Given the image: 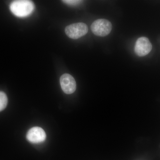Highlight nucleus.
<instances>
[{
  "mask_svg": "<svg viewBox=\"0 0 160 160\" xmlns=\"http://www.w3.org/2000/svg\"><path fill=\"white\" fill-rule=\"evenodd\" d=\"M32 2L28 0H18L10 4V9L12 13L18 17L24 18L29 15L34 9Z\"/></svg>",
  "mask_w": 160,
  "mask_h": 160,
  "instance_id": "f257e3e1",
  "label": "nucleus"
},
{
  "mask_svg": "<svg viewBox=\"0 0 160 160\" xmlns=\"http://www.w3.org/2000/svg\"><path fill=\"white\" fill-rule=\"evenodd\" d=\"M112 29L111 23L105 19H100L95 21L91 26L92 31L97 36H106L111 32Z\"/></svg>",
  "mask_w": 160,
  "mask_h": 160,
  "instance_id": "f03ea898",
  "label": "nucleus"
},
{
  "mask_svg": "<svg viewBox=\"0 0 160 160\" xmlns=\"http://www.w3.org/2000/svg\"><path fill=\"white\" fill-rule=\"evenodd\" d=\"M88 27L84 23H76L67 26L65 32L67 36L73 39H77L87 34Z\"/></svg>",
  "mask_w": 160,
  "mask_h": 160,
  "instance_id": "7ed1b4c3",
  "label": "nucleus"
},
{
  "mask_svg": "<svg viewBox=\"0 0 160 160\" xmlns=\"http://www.w3.org/2000/svg\"><path fill=\"white\" fill-rule=\"evenodd\" d=\"M60 84L63 92L67 94L73 93L76 89V83L71 75L65 73L61 77Z\"/></svg>",
  "mask_w": 160,
  "mask_h": 160,
  "instance_id": "20e7f679",
  "label": "nucleus"
},
{
  "mask_svg": "<svg viewBox=\"0 0 160 160\" xmlns=\"http://www.w3.org/2000/svg\"><path fill=\"white\" fill-rule=\"evenodd\" d=\"M152 49V45L148 38L141 37L138 39L135 46V52L137 55L143 57L149 54Z\"/></svg>",
  "mask_w": 160,
  "mask_h": 160,
  "instance_id": "39448f33",
  "label": "nucleus"
},
{
  "mask_svg": "<svg viewBox=\"0 0 160 160\" xmlns=\"http://www.w3.org/2000/svg\"><path fill=\"white\" fill-rule=\"evenodd\" d=\"M46 133L42 128L34 127L29 130L26 135V138L30 142L39 143L42 142L46 140Z\"/></svg>",
  "mask_w": 160,
  "mask_h": 160,
  "instance_id": "423d86ee",
  "label": "nucleus"
},
{
  "mask_svg": "<svg viewBox=\"0 0 160 160\" xmlns=\"http://www.w3.org/2000/svg\"><path fill=\"white\" fill-rule=\"evenodd\" d=\"M8 98L5 92L0 91V112L2 111L7 106Z\"/></svg>",
  "mask_w": 160,
  "mask_h": 160,
  "instance_id": "0eeeda50",
  "label": "nucleus"
},
{
  "mask_svg": "<svg viewBox=\"0 0 160 160\" xmlns=\"http://www.w3.org/2000/svg\"><path fill=\"white\" fill-rule=\"evenodd\" d=\"M63 2L66 3L69 5H72V6H75V5H77L78 4H80L82 2V1H76V0H65L62 1Z\"/></svg>",
  "mask_w": 160,
  "mask_h": 160,
  "instance_id": "6e6552de",
  "label": "nucleus"
}]
</instances>
